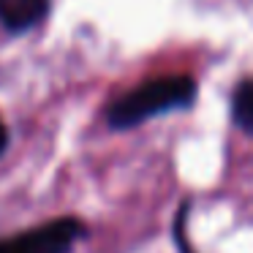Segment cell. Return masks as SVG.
Here are the masks:
<instances>
[{
	"mask_svg": "<svg viewBox=\"0 0 253 253\" xmlns=\"http://www.w3.org/2000/svg\"><path fill=\"white\" fill-rule=\"evenodd\" d=\"M196 101V82L185 74L171 77H155L144 84L128 90L106 109V123L117 131L133 128L155 115H166L174 109H185Z\"/></svg>",
	"mask_w": 253,
	"mask_h": 253,
	"instance_id": "6da1fadb",
	"label": "cell"
},
{
	"mask_svg": "<svg viewBox=\"0 0 253 253\" xmlns=\"http://www.w3.org/2000/svg\"><path fill=\"white\" fill-rule=\"evenodd\" d=\"M84 237L87 226L79 218H57L0 240V253H71Z\"/></svg>",
	"mask_w": 253,
	"mask_h": 253,
	"instance_id": "7a4b0ae2",
	"label": "cell"
},
{
	"mask_svg": "<svg viewBox=\"0 0 253 253\" xmlns=\"http://www.w3.org/2000/svg\"><path fill=\"white\" fill-rule=\"evenodd\" d=\"M49 14V0H0V25L8 33H25L44 22Z\"/></svg>",
	"mask_w": 253,
	"mask_h": 253,
	"instance_id": "3957f363",
	"label": "cell"
},
{
	"mask_svg": "<svg viewBox=\"0 0 253 253\" xmlns=\"http://www.w3.org/2000/svg\"><path fill=\"white\" fill-rule=\"evenodd\" d=\"M231 120L240 131L253 136V79L237 84L234 95H231Z\"/></svg>",
	"mask_w": 253,
	"mask_h": 253,
	"instance_id": "277c9868",
	"label": "cell"
},
{
	"mask_svg": "<svg viewBox=\"0 0 253 253\" xmlns=\"http://www.w3.org/2000/svg\"><path fill=\"white\" fill-rule=\"evenodd\" d=\"M185 212H188V204L180 210V215H177V223H174V237H177V245H180L182 253H193L191 245L185 242V231H182V226H185Z\"/></svg>",
	"mask_w": 253,
	"mask_h": 253,
	"instance_id": "5b68a950",
	"label": "cell"
},
{
	"mask_svg": "<svg viewBox=\"0 0 253 253\" xmlns=\"http://www.w3.org/2000/svg\"><path fill=\"white\" fill-rule=\"evenodd\" d=\"M6 147H8V131L3 126V120H0V155L6 153Z\"/></svg>",
	"mask_w": 253,
	"mask_h": 253,
	"instance_id": "8992f818",
	"label": "cell"
}]
</instances>
